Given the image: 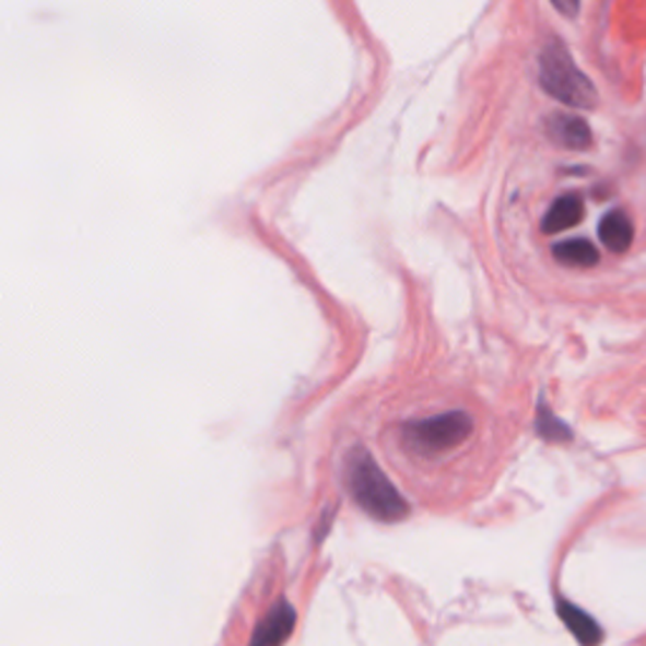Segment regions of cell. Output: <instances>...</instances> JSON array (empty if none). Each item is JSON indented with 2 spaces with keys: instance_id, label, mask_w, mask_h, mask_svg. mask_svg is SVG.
Instances as JSON below:
<instances>
[{
  "instance_id": "cell-8",
  "label": "cell",
  "mask_w": 646,
  "mask_h": 646,
  "mask_svg": "<svg viewBox=\"0 0 646 646\" xmlns=\"http://www.w3.org/2000/svg\"><path fill=\"white\" fill-rule=\"evenodd\" d=\"M553 258L571 268H591L599 263V248L584 238H574L553 245Z\"/></svg>"
},
{
  "instance_id": "cell-9",
  "label": "cell",
  "mask_w": 646,
  "mask_h": 646,
  "mask_svg": "<svg viewBox=\"0 0 646 646\" xmlns=\"http://www.w3.org/2000/svg\"><path fill=\"white\" fill-rule=\"evenodd\" d=\"M559 611L563 621H566V626L574 632L576 639L584 644V646H596L601 642V626L596 624V621L588 616L586 611H580L578 607H574V603H559Z\"/></svg>"
},
{
  "instance_id": "cell-5",
  "label": "cell",
  "mask_w": 646,
  "mask_h": 646,
  "mask_svg": "<svg viewBox=\"0 0 646 646\" xmlns=\"http://www.w3.org/2000/svg\"><path fill=\"white\" fill-rule=\"evenodd\" d=\"M548 137L559 146L574 152L591 146V129L584 119L571 117V114H551L548 117Z\"/></svg>"
},
{
  "instance_id": "cell-6",
  "label": "cell",
  "mask_w": 646,
  "mask_h": 646,
  "mask_svg": "<svg viewBox=\"0 0 646 646\" xmlns=\"http://www.w3.org/2000/svg\"><path fill=\"white\" fill-rule=\"evenodd\" d=\"M599 238L611 252H626L634 243V223L624 210H611L599 225Z\"/></svg>"
},
{
  "instance_id": "cell-1",
  "label": "cell",
  "mask_w": 646,
  "mask_h": 646,
  "mask_svg": "<svg viewBox=\"0 0 646 646\" xmlns=\"http://www.w3.org/2000/svg\"><path fill=\"white\" fill-rule=\"evenodd\" d=\"M475 432V422L468 412L453 409L424 420L407 422L402 427V443L416 457H445L460 449Z\"/></svg>"
},
{
  "instance_id": "cell-10",
  "label": "cell",
  "mask_w": 646,
  "mask_h": 646,
  "mask_svg": "<svg viewBox=\"0 0 646 646\" xmlns=\"http://www.w3.org/2000/svg\"><path fill=\"white\" fill-rule=\"evenodd\" d=\"M538 432H541V437L551 439V443H566V439H571V432L566 424L555 420L545 407L538 409Z\"/></svg>"
},
{
  "instance_id": "cell-3",
  "label": "cell",
  "mask_w": 646,
  "mask_h": 646,
  "mask_svg": "<svg viewBox=\"0 0 646 646\" xmlns=\"http://www.w3.org/2000/svg\"><path fill=\"white\" fill-rule=\"evenodd\" d=\"M541 86L553 99L576 106V109H591L599 102L591 79L576 67V61L559 40H553L541 54Z\"/></svg>"
},
{
  "instance_id": "cell-2",
  "label": "cell",
  "mask_w": 646,
  "mask_h": 646,
  "mask_svg": "<svg viewBox=\"0 0 646 646\" xmlns=\"http://www.w3.org/2000/svg\"><path fill=\"white\" fill-rule=\"evenodd\" d=\"M349 485L356 503L362 505L366 513L374 515L376 520L395 522L402 520L409 513L404 497L397 493V488L391 485L379 468H376V462L364 453V449H354V453H351Z\"/></svg>"
},
{
  "instance_id": "cell-11",
  "label": "cell",
  "mask_w": 646,
  "mask_h": 646,
  "mask_svg": "<svg viewBox=\"0 0 646 646\" xmlns=\"http://www.w3.org/2000/svg\"><path fill=\"white\" fill-rule=\"evenodd\" d=\"M553 8H559L561 13H571V15H576L578 13V3H574V5H563V3H553Z\"/></svg>"
},
{
  "instance_id": "cell-7",
  "label": "cell",
  "mask_w": 646,
  "mask_h": 646,
  "mask_svg": "<svg viewBox=\"0 0 646 646\" xmlns=\"http://www.w3.org/2000/svg\"><path fill=\"white\" fill-rule=\"evenodd\" d=\"M580 218H584V202H580L578 195H563V198L555 200L551 204V210L545 212L541 227L548 235L561 233L578 225Z\"/></svg>"
},
{
  "instance_id": "cell-4",
  "label": "cell",
  "mask_w": 646,
  "mask_h": 646,
  "mask_svg": "<svg viewBox=\"0 0 646 646\" xmlns=\"http://www.w3.org/2000/svg\"><path fill=\"white\" fill-rule=\"evenodd\" d=\"M293 626H296V609L289 601H278L258 624L250 646H283L289 642Z\"/></svg>"
}]
</instances>
